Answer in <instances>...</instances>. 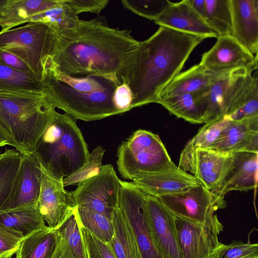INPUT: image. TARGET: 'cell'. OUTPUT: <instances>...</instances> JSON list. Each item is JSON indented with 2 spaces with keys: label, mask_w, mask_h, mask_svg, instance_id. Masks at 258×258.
<instances>
[{
  "label": "cell",
  "mask_w": 258,
  "mask_h": 258,
  "mask_svg": "<svg viewBox=\"0 0 258 258\" xmlns=\"http://www.w3.org/2000/svg\"><path fill=\"white\" fill-rule=\"evenodd\" d=\"M208 149L226 155L241 151L258 152V117L231 121L217 141Z\"/></svg>",
  "instance_id": "obj_21"
},
{
  "label": "cell",
  "mask_w": 258,
  "mask_h": 258,
  "mask_svg": "<svg viewBox=\"0 0 258 258\" xmlns=\"http://www.w3.org/2000/svg\"><path fill=\"white\" fill-rule=\"evenodd\" d=\"M205 22L218 36L231 35L230 0H205Z\"/></svg>",
  "instance_id": "obj_32"
},
{
  "label": "cell",
  "mask_w": 258,
  "mask_h": 258,
  "mask_svg": "<svg viewBox=\"0 0 258 258\" xmlns=\"http://www.w3.org/2000/svg\"><path fill=\"white\" fill-rule=\"evenodd\" d=\"M246 70L233 71L205 91L207 108L205 123L227 116L234 94L246 76Z\"/></svg>",
  "instance_id": "obj_22"
},
{
  "label": "cell",
  "mask_w": 258,
  "mask_h": 258,
  "mask_svg": "<svg viewBox=\"0 0 258 258\" xmlns=\"http://www.w3.org/2000/svg\"><path fill=\"white\" fill-rule=\"evenodd\" d=\"M77 185L73 191L77 206L112 219V212L118 205L121 187V180L112 165H103L97 174Z\"/></svg>",
  "instance_id": "obj_9"
},
{
  "label": "cell",
  "mask_w": 258,
  "mask_h": 258,
  "mask_svg": "<svg viewBox=\"0 0 258 258\" xmlns=\"http://www.w3.org/2000/svg\"><path fill=\"white\" fill-rule=\"evenodd\" d=\"M8 2V0H0V17Z\"/></svg>",
  "instance_id": "obj_48"
},
{
  "label": "cell",
  "mask_w": 258,
  "mask_h": 258,
  "mask_svg": "<svg viewBox=\"0 0 258 258\" xmlns=\"http://www.w3.org/2000/svg\"><path fill=\"white\" fill-rule=\"evenodd\" d=\"M232 162L215 194L224 197L231 191H247L257 186L258 152L231 154Z\"/></svg>",
  "instance_id": "obj_19"
},
{
  "label": "cell",
  "mask_w": 258,
  "mask_h": 258,
  "mask_svg": "<svg viewBox=\"0 0 258 258\" xmlns=\"http://www.w3.org/2000/svg\"><path fill=\"white\" fill-rule=\"evenodd\" d=\"M231 35L251 54L258 51V0H230Z\"/></svg>",
  "instance_id": "obj_18"
},
{
  "label": "cell",
  "mask_w": 258,
  "mask_h": 258,
  "mask_svg": "<svg viewBox=\"0 0 258 258\" xmlns=\"http://www.w3.org/2000/svg\"><path fill=\"white\" fill-rule=\"evenodd\" d=\"M7 258H11V257H7Z\"/></svg>",
  "instance_id": "obj_50"
},
{
  "label": "cell",
  "mask_w": 258,
  "mask_h": 258,
  "mask_svg": "<svg viewBox=\"0 0 258 258\" xmlns=\"http://www.w3.org/2000/svg\"><path fill=\"white\" fill-rule=\"evenodd\" d=\"M61 0H8L0 17L1 31L29 23L34 15L48 10Z\"/></svg>",
  "instance_id": "obj_25"
},
{
  "label": "cell",
  "mask_w": 258,
  "mask_h": 258,
  "mask_svg": "<svg viewBox=\"0 0 258 258\" xmlns=\"http://www.w3.org/2000/svg\"><path fill=\"white\" fill-rule=\"evenodd\" d=\"M0 59L8 67L23 73L33 74L30 68L16 56L0 50Z\"/></svg>",
  "instance_id": "obj_44"
},
{
  "label": "cell",
  "mask_w": 258,
  "mask_h": 258,
  "mask_svg": "<svg viewBox=\"0 0 258 258\" xmlns=\"http://www.w3.org/2000/svg\"><path fill=\"white\" fill-rule=\"evenodd\" d=\"M132 183L145 194L155 197L182 192L201 183L193 175L178 167L141 174Z\"/></svg>",
  "instance_id": "obj_17"
},
{
  "label": "cell",
  "mask_w": 258,
  "mask_h": 258,
  "mask_svg": "<svg viewBox=\"0 0 258 258\" xmlns=\"http://www.w3.org/2000/svg\"><path fill=\"white\" fill-rule=\"evenodd\" d=\"M231 121L228 116H224L205 123L185 147L190 149L210 148L217 141Z\"/></svg>",
  "instance_id": "obj_35"
},
{
  "label": "cell",
  "mask_w": 258,
  "mask_h": 258,
  "mask_svg": "<svg viewBox=\"0 0 258 258\" xmlns=\"http://www.w3.org/2000/svg\"><path fill=\"white\" fill-rule=\"evenodd\" d=\"M232 162L231 154L208 149L184 147L177 167L189 173L207 189L215 194Z\"/></svg>",
  "instance_id": "obj_10"
},
{
  "label": "cell",
  "mask_w": 258,
  "mask_h": 258,
  "mask_svg": "<svg viewBox=\"0 0 258 258\" xmlns=\"http://www.w3.org/2000/svg\"><path fill=\"white\" fill-rule=\"evenodd\" d=\"M187 2L192 10L204 21L205 0H187Z\"/></svg>",
  "instance_id": "obj_46"
},
{
  "label": "cell",
  "mask_w": 258,
  "mask_h": 258,
  "mask_svg": "<svg viewBox=\"0 0 258 258\" xmlns=\"http://www.w3.org/2000/svg\"><path fill=\"white\" fill-rule=\"evenodd\" d=\"M205 91L159 98L156 103L186 121L196 124L204 123L207 108Z\"/></svg>",
  "instance_id": "obj_24"
},
{
  "label": "cell",
  "mask_w": 258,
  "mask_h": 258,
  "mask_svg": "<svg viewBox=\"0 0 258 258\" xmlns=\"http://www.w3.org/2000/svg\"><path fill=\"white\" fill-rule=\"evenodd\" d=\"M78 224L86 258H116L107 243L97 238L79 222Z\"/></svg>",
  "instance_id": "obj_39"
},
{
  "label": "cell",
  "mask_w": 258,
  "mask_h": 258,
  "mask_svg": "<svg viewBox=\"0 0 258 258\" xmlns=\"http://www.w3.org/2000/svg\"><path fill=\"white\" fill-rule=\"evenodd\" d=\"M41 185L39 162L32 154H21L18 171L10 195L0 211L36 206Z\"/></svg>",
  "instance_id": "obj_15"
},
{
  "label": "cell",
  "mask_w": 258,
  "mask_h": 258,
  "mask_svg": "<svg viewBox=\"0 0 258 258\" xmlns=\"http://www.w3.org/2000/svg\"><path fill=\"white\" fill-rule=\"evenodd\" d=\"M174 223L182 258H215L223 244L217 235L200 225L176 216Z\"/></svg>",
  "instance_id": "obj_16"
},
{
  "label": "cell",
  "mask_w": 258,
  "mask_h": 258,
  "mask_svg": "<svg viewBox=\"0 0 258 258\" xmlns=\"http://www.w3.org/2000/svg\"><path fill=\"white\" fill-rule=\"evenodd\" d=\"M105 150L99 146L90 154L88 161L76 172L63 179L64 186L78 185L97 174L101 169Z\"/></svg>",
  "instance_id": "obj_36"
},
{
  "label": "cell",
  "mask_w": 258,
  "mask_h": 258,
  "mask_svg": "<svg viewBox=\"0 0 258 258\" xmlns=\"http://www.w3.org/2000/svg\"><path fill=\"white\" fill-rule=\"evenodd\" d=\"M139 45L127 30L110 28L97 19L80 20L75 28L58 34L56 51L47 63L67 75L100 76L119 86L126 84Z\"/></svg>",
  "instance_id": "obj_1"
},
{
  "label": "cell",
  "mask_w": 258,
  "mask_h": 258,
  "mask_svg": "<svg viewBox=\"0 0 258 258\" xmlns=\"http://www.w3.org/2000/svg\"><path fill=\"white\" fill-rule=\"evenodd\" d=\"M215 258H258V244L244 243L233 241L230 244H223L218 249Z\"/></svg>",
  "instance_id": "obj_40"
},
{
  "label": "cell",
  "mask_w": 258,
  "mask_h": 258,
  "mask_svg": "<svg viewBox=\"0 0 258 258\" xmlns=\"http://www.w3.org/2000/svg\"><path fill=\"white\" fill-rule=\"evenodd\" d=\"M56 231L68 243L75 258H86L84 246L75 211Z\"/></svg>",
  "instance_id": "obj_37"
},
{
  "label": "cell",
  "mask_w": 258,
  "mask_h": 258,
  "mask_svg": "<svg viewBox=\"0 0 258 258\" xmlns=\"http://www.w3.org/2000/svg\"><path fill=\"white\" fill-rule=\"evenodd\" d=\"M0 226L25 238L47 226L37 207L32 206L0 211Z\"/></svg>",
  "instance_id": "obj_26"
},
{
  "label": "cell",
  "mask_w": 258,
  "mask_h": 258,
  "mask_svg": "<svg viewBox=\"0 0 258 258\" xmlns=\"http://www.w3.org/2000/svg\"><path fill=\"white\" fill-rule=\"evenodd\" d=\"M78 222L99 239L108 243L112 238V219L91 209L78 207L75 210Z\"/></svg>",
  "instance_id": "obj_33"
},
{
  "label": "cell",
  "mask_w": 258,
  "mask_h": 258,
  "mask_svg": "<svg viewBox=\"0 0 258 258\" xmlns=\"http://www.w3.org/2000/svg\"><path fill=\"white\" fill-rule=\"evenodd\" d=\"M56 230L47 226L25 237L16 258H51L56 245Z\"/></svg>",
  "instance_id": "obj_28"
},
{
  "label": "cell",
  "mask_w": 258,
  "mask_h": 258,
  "mask_svg": "<svg viewBox=\"0 0 258 258\" xmlns=\"http://www.w3.org/2000/svg\"><path fill=\"white\" fill-rule=\"evenodd\" d=\"M121 2L127 10L154 21L171 3L168 0H122Z\"/></svg>",
  "instance_id": "obj_38"
},
{
  "label": "cell",
  "mask_w": 258,
  "mask_h": 258,
  "mask_svg": "<svg viewBox=\"0 0 258 258\" xmlns=\"http://www.w3.org/2000/svg\"><path fill=\"white\" fill-rule=\"evenodd\" d=\"M231 72H211L199 63L178 74L164 89L159 98L205 91Z\"/></svg>",
  "instance_id": "obj_23"
},
{
  "label": "cell",
  "mask_w": 258,
  "mask_h": 258,
  "mask_svg": "<svg viewBox=\"0 0 258 258\" xmlns=\"http://www.w3.org/2000/svg\"><path fill=\"white\" fill-rule=\"evenodd\" d=\"M156 198L174 216L200 225L217 235L223 231L215 212L226 207L224 197L209 190L202 183Z\"/></svg>",
  "instance_id": "obj_8"
},
{
  "label": "cell",
  "mask_w": 258,
  "mask_h": 258,
  "mask_svg": "<svg viewBox=\"0 0 258 258\" xmlns=\"http://www.w3.org/2000/svg\"><path fill=\"white\" fill-rule=\"evenodd\" d=\"M41 185L36 207L47 226L56 230L74 213L77 204L73 191L64 189L63 180L51 176L41 165Z\"/></svg>",
  "instance_id": "obj_11"
},
{
  "label": "cell",
  "mask_w": 258,
  "mask_h": 258,
  "mask_svg": "<svg viewBox=\"0 0 258 258\" xmlns=\"http://www.w3.org/2000/svg\"><path fill=\"white\" fill-rule=\"evenodd\" d=\"M55 108L42 92L0 93V132L21 154H32Z\"/></svg>",
  "instance_id": "obj_4"
},
{
  "label": "cell",
  "mask_w": 258,
  "mask_h": 258,
  "mask_svg": "<svg viewBox=\"0 0 258 258\" xmlns=\"http://www.w3.org/2000/svg\"><path fill=\"white\" fill-rule=\"evenodd\" d=\"M213 47L202 55L199 62L213 72L257 69V54L253 55L231 36H218Z\"/></svg>",
  "instance_id": "obj_14"
},
{
  "label": "cell",
  "mask_w": 258,
  "mask_h": 258,
  "mask_svg": "<svg viewBox=\"0 0 258 258\" xmlns=\"http://www.w3.org/2000/svg\"><path fill=\"white\" fill-rule=\"evenodd\" d=\"M32 154L48 173L63 180L87 163L90 153L74 118L56 111Z\"/></svg>",
  "instance_id": "obj_5"
},
{
  "label": "cell",
  "mask_w": 258,
  "mask_h": 258,
  "mask_svg": "<svg viewBox=\"0 0 258 258\" xmlns=\"http://www.w3.org/2000/svg\"><path fill=\"white\" fill-rule=\"evenodd\" d=\"M58 34L48 25L38 22L0 31V50L22 60L42 81L44 67L54 54Z\"/></svg>",
  "instance_id": "obj_6"
},
{
  "label": "cell",
  "mask_w": 258,
  "mask_h": 258,
  "mask_svg": "<svg viewBox=\"0 0 258 258\" xmlns=\"http://www.w3.org/2000/svg\"><path fill=\"white\" fill-rule=\"evenodd\" d=\"M21 154L6 148L0 157V210L8 199L20 165Z\"/></svg>",
  "instance_id": "obj_34"
},
{
  "label": "cell",
  "mask_w": 258,
  "mask_h": 258,
  "mask_svg": "<svg viewBox=\"0 0 258 258\" xmlns=\"http://www.w3.org/2000/svg\"><path fill=\"white\" fill-rule=\"evenodd\" d=\"M56 233V248L51 258H75L68 243L57 232Z\"/></svg>",
  "instance_id": "obj_45"
},
{
  "label": "cell",
  "mask_w": 258,
  "mask_h": 258,
  "mask_svg": "<svg viewBox=\"0 0 258 258\" xmlns=\"http://www.w3.org/2000/svg\"><path fill=\"white\" fill-rule=\"evenodd\" d=\"M7 145H9L8 140L0 132V147L5 146Z\"/></svg>",
  "instance_id": "obj_47"
},
{
  "label": "cell",
  "mask_w": 258,
  "mask_h": 258,
  "mask_svg": "<svg viewBox=\"0 0 258 258\" xmlns=\"http://www.w3.org/2000/svg\"><path fill=\"white\" fill-rule=\"evenodd\" d=\"M145 196V218L154 246L162 258H182L178 247L174 216L152 196Z\"/></svg>",
  "instance_id": "obj_13"
},
{
  "label": "cell",
  "mask_w": 258,
  "mask_h": 258,
  "mask_svg": "<svg viewBox=\"0 0 258 258\" xmlns=\"http://www.w3.org/2000/svg\"><path fill=\"white\" fill-rule=\"evenodd\" d=\"M1 156H2V153L0 152V157H1Z\"/></svg>",
  "instance_id": "obj_49"
},
{
  "label": "cell",
  "mask_w": 258,
  "mask_h": 258,
  "mask_svg": "<svg viewBox=\"0 0 258 258\" xmlns=\"http://www.w3.org/2000/svg\"><path fill=\"white\" fill-rule=\"evenodd\" d=\"M42 92L41 81L33 74L15 70L0 59V93Z\"/></svg>",
  "instance_id": "obj_30"
},
{
  "label": "cell",
  "mask_w": 258,
  "mask_h": 258,
  "mask_svg": "<svg viewBox=\"0 0 258 258\" xmlns=\"http://www.w3.org/2000/svg\"><path fill=\"white\" fill-rule=\"evenodd\" d=\"M145 196L132 182L121 180L119 207L132 227L142 258H162L146 223Z\"/></svg>",
  "instance_id": "obj_12"
},
{
  "label": "cell",
  "mask_w": 258,
  "mask_h": 258,
  "mask_svg": "<svg viewBox=\"0 0 258 258\" xmlns=\"http://www.w3.org/2000/svg\"><path fill=\"white\" fill-rule=\"evenodd\" d=\"M114 234L107 243L116 258H142L132 227L119 205L112 215Z\"/></svg>",
  "instance_id": "obj_27"
},
{
  "label": "cell",
  "mask_w": 258,
  "mask_h": 258,
  "mask_svg": "<svg viewBox=\"0 0 258 258\" xmlns=\"http://www.w3.org/2000/svg\"><path fill=\"white\" fill-rule=\"evenodd\" d=\"M24 238L21 235L0 226V258L11 257Z\"/></svg>",
  "instance_id": "obj_41"
},
{
  "label": "cell",
  "mask_w": 258,
  "mask_h": 258,
  "mask_svg": "<svg viewBox=\"0 0 258 258\" xmlns=\"http://www.w3.org/2000/svg\"><path fill=\"white\" fill-rule=\"evenodd\" d=\"M41 84L52 105L73 118L89 121L120 114L114 102L118 85L105 77L67 75L46 63Z\"/></svg>",
  "instance_id": "obj_3"
},
{
  "label": "cell",
  "mask_w": 258,
  "mask_h": 258,
  "mask_svg": "<svg viewBox=\"0 0 258 258\" xmlns=\"http://www.w3.org/2000/svg\"><path fill=\"white\" fill-rule=\"evenodd\" d=\"M232 121L258 117V78L250 74L239 91L227 116Z\"/></svg>",
  "instance_id": "obj_29"
},
{
  "label": "cell",
  "mask_w": 258,
  "mask_h": 258,
  "mask_svg": "<svg viewBox=\"0 0 258 258\" xmlns=\"http://www.w3.org/2000/svg\"><path fill=\"white\" fill-rule=\"evenodd\" d=\"M117 166L121 176L133 180L138 175L175 168L159 136L139 129L119 146Z\"/></svg>",
  "instance_id": "obj_7"
},
{
  "label": "cell",
  "mask_w": 258,
  "mask_h": 258,
  "mask_svg": "<svg viewBox=\"0 0 258 258\" xmlns=\"http://www.w3.org/2000/svg\"><path fill=\"white\" fill-rule=\"evenodd\" d=\"M133 94L126 83L118 86L114 94V102L120 113H124L132 109Z\"/></svg>",
  "instance_id": "obj_43"
},
{
  "label": "cell",
  "mask_w": 258,
  "mask_h": 258,
  "mask_svg": "<svg viewBox=\"0 0 258 258\" xmlns=\"http://www.w3.org/2000/svg\"><path fill=\"white\" fill-rule=\"evenodd\" d=\"M80 20L75 12L61 0L56 6L33 16L30 22H38L50 27L57 34L75 28Z\"/></svg>",
  "instance_id": "obj_31"
},
{
  "label": "cell",
  "mask_w": 258,
  "mask_h": 258,
  "mask_svg": "<svg viewBox=\"0 0 258 258\" xmlns=\"http://www.w3.org/2000/svg\"><path fill=\"white\" fill-rule=\"evenodd\" d=\"M108 0H64V3L78 15L83 12L99 14L107 6Z\"/></svg>",
  "instance_id": "obj_42"
},
{
  "label": "cell",
  "mask_w": 258,
  "mask_h": 258,
  "mask_svg": "<svg viewBox=\"0 0 258 258\" xmlns=\"http://www.w3.org/2000/svg\"><path fill=\"white\" fill-rule=\"evenodd\" d=\"M205 38L160 26L140 42L126 84L133 94L132 108L156 103L166 86L180 73L194 49Z\"/></svg>",
  "instance_id": "obj_2"
},
{
  "label": "cell",
  "mask_w": 258,
  "mask_h": 258,
  "mask_svg": "<svg viewBox=\"0 0 258 258\" xmlns=\"http://www.w3.org/2000/svg\"><path fill=\"white\" fill-rule=\"evenodd\" d=\"M154 22L160 26L205 39L218 37L215 31L192 10L187 0L171 2Z\"/></svg>",
  "instance_id": "obj_20"
}]
</instances>
